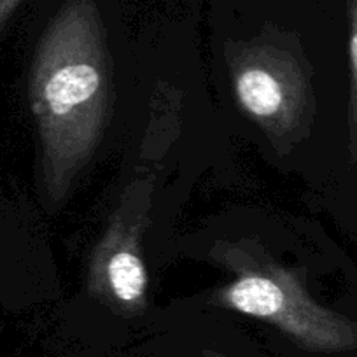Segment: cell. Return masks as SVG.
Wrapping results in <instances>:
<instances>
[{
	"label": "cell",
	"instance_id": "cell-1",
	"mask_svg": "<svg viewBox=\"0 0 357 357\" xmlns=\"http://www.w3.org/2000/svg\"><path fill=\"white\" fill-rule=\"evenodd\" d=\"M114 89L105 29L95 0H67L36 50L30 105L40 144L44 191L70 193L111 121Z\"/></svg>",
	"mask_w": 357,
	"mask_h": 357
},
{
	"label": "cell",
	"instance_id": "cell-2",
	"mask_svg": "<svg viewBox=\"0 0 357 357\" xmlns=\"http://www.w3.org/2000/svg\"><path fill=\"white\" fill-rule=\"evenodd\" d=\"M212 257L233 275L214 293L218 307L272 324L310 352L357 349V324L319 305L303 273L284 266L252 242H219Z\"/></svg>",
	"mask_w": 357,
	"mask_h": 357
},
{
	"label": "cell",
	"instance_id": "cell-3",
	"mask_svg": "<svg viewBox=\"0 0 357 357\" xmlns=\"http://www.w3.org/2000/svg\"><path fill=\"white\" fill-rule=\"evenodd\" d=\"M233 95L243 114L280 153L310 130L315 112L310 68L289 36L264 32L226 47Z\"/></svg>",
	"mask_w": 357,
	"mask_h": 357
},
{
	"label": "cell",
	"instance_id": "cell-4",
	"mask_svg": "<svg viewBox=\"0 0 357 357\" xmlns=\"http://www.w3.org/2000/svg\"><path fill=\"white\" fill-rule=\"evenodd\" d=\"M153 175L133 178L88 266V291L118 315H139L147 307L149 272L142 238L153 207Z\"/></svg>",
	"mask_w": 357,
	"mask_h": 357
},
{
	"label": "cell",
	"instance_id": "cell-5",
	"mask_svg": "<svg viewBox=\"0 0 357 357\" xmlns=\"http://www.w3.org/2000/svg\"><path fill=\"white\" fill-rule=\"evenodd\" d=\"M350 102H349V147L357 167V0H350Z\"/></svg>",
	"mask_w": 357,
	"mask_h": 357
},
{
	"label": "cell",
	"instance_id": "cell-6",
	"mask_svg": "<svg viewBox=\"0 0 357 357\" xmlns=\"http://www.w3.org/2000/svg\"><path fill=\"white\" fill-rule=\"evenodd\" d=\"M23 2H25V0H0V37L4 33L9 20L13 18V15L18 11V8Z\"/></svg>",
	"mask_w": 357,
	"mask_h": 357
},
{
	"label": "cell",
	"instance_id": "cell-7",
	"mask_svg": "<svg viewBox=\"0 0 357 357\" xmlns=\"http://www.w3.org/2000/svg\"><path fill=\"white\" fill-rule=\"evenodd\" d=\"M202 356L204 357H228V356H225V354L215 352V350H211V349H205L204 352H202Z\"/></svg>",
	"mask_w": 357,
	"mask_h": 357
}]
</instances>
